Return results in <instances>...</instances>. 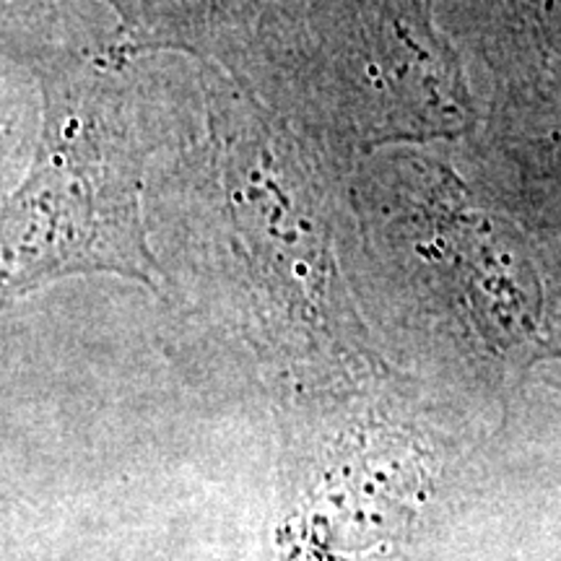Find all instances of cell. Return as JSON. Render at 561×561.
<instances>
[{"instance_id": "obj_1", "label": "cell", "mask_w": 561, "mask_h": 561, "mask_svg": "<svg viewBox=\"0 0 561 561\" xmlns=\"http://www.w3.org/2000/svg\"><path fill=\"white\" fill-rule=\"evenodd\" d=\"M39 89L37 153L3 214L5 297L81 273L157 289L159 263L140 219L144 157L121 76L53 60Z\"/></svg>"}, {"instance_id": "obj_2", "label": "cell", "mask_w": 561, "mask_h": 561, "mask_svg": "<svg viewBox=\"0 0 561 561\" xmlns=\"http://www.w3.org/2000/svg\"><path fill=\"white\" fill-rule=\"evenodd\" d=\"M123 16L130 47H185L193 53H219V37L229 0H107Z\"/></svg>"}]
</instances>
